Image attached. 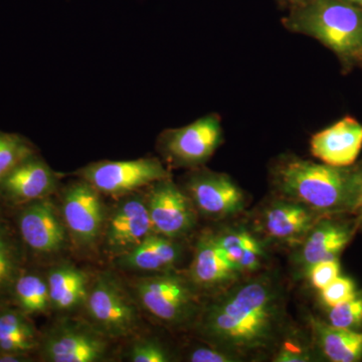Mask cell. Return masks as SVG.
I'll list each match as a JSON object with an SVG mask.
<instances>
[{
    "label": "cell",
    "instance_id": "obj_1",
    "mask_svg": "<svg viewBox=\"0 0 362 362\" xmlns=\"http://www.w3.org/2000/svg\"><path fill=\"white\" fill-rule=\"evenodd\" d=\"M284 312L282 287L263 274L216 295L194 325L209 345L240 357L277 341Z\"/></svg>",
    "mask_w": 362,
    "mask_h": 362
},
{
    "label": "cell",
    "instance_id": "obj_2",
    "mask_svg": "<svg viewBox=\"0 0 362 362\" xmlns=\"http://www.w3.org/2000/svg\"><path fill=\"white\" fill-rule=\"evenodd\" d=\"M279 197L300 202L327 218L356 214L362 199V161L346 168L286 157L274 166Z\"/></svg>",
    "mask_w": 362,
    "mask_h": 362
},
{
    "label": "cell",
    "instance_id": "obj_3",
    "mask_svg": "<svg viewBox=\"0 0 362 362\" xmlns=\"http://www.w3.org/2000/svg\"><path fill=\"white\" fill-rule=\"evenodd\" d=\"M283 25L337 54L346 70L362 66V8L344 0H308L291 6Z\"/></svg>",
    "mask_w": 362,
    "mask_h": 362
},
{
    "label": "cell",
    "instance_id": "obj_4",
    "mask_svg": "<svg viewBox=\"0 0 362 362\" xmlns=\"http://www.w3.org/2000/svg\"><path fill=\"white\" fill-rule=\"evenodd\" d=\"M132 294L141 310L168 327L194 324L202 311L201 293L187 274L175 270L137 279Z\"/></svg>",
    "mask_w": 362,
    "mask_h": 362
},
{
    "label": "cell",
    "instance_id": "obj_5",
    "mask_svg": "<svg viewBox=\"0 0 362 362\" xmlns=\"http://www.w3.org/2000/svg\"><path fill=\"white\" fill-rule=\"evenodd\" d=\"M82 311L86 320L111 340L133 337L139 328V305L111 272L92 278Z\"/></svg>",
    "mask_w": 362,
    "mask_h": 362
},
{
    "label": "cell",
    "instance_id": "obj_6",
    "mask_svg": "<svg viewBox=\"0 0 362 362\" xmlns=\"http://www.w3.org/2000/svg\"><path fill=\"white\" fill-rule=\"evenodd\" d=\"M57 194L71 244L78 252L95 251L101 245L108 211L104 195L78 177L61 185Z\"/></svg>",
    "mask_w": 362,
    "mask_h": 362
},
{
    "label": "cell",
    "instance_id": "obj_7",
    "mask_svg": "<svg viewBox=\"0 0 362 362\" xmlns=\"http://www.w3.org/2000/svg\"><path fill=\"white\" fill-rule=\"evenodd\" d=\"M111 341L86 319L63 316L40 335L39 352L45 362H103L110 358Z\"/></svg>",
    "mask_w": 362,
    "mask_h": 362
},
{
    "label": "cell",
    "instance_id": "obj_8",
    "mask_svg": "<svg viewBox=\"0 0 362 362\" xmlns=\"http://www.w3.org/2000/svg\"><path fill=\"white\" fill-rule=\"evenodd\" d=\"M223 141L218 114H207L188 125L166 129L157 138L156 148L168 165L175 168H202Z\"/></svg>",
    "mask_w": 362,
    "mask_h": 362
},
{
    "label": "cell",
    "instance_id": "obj_9",
    "mask_svg": "<svg viewBox=\"0 0 362 362\" xmlns=\"http://www.w3.org/2000/svg\"><path fill=\"white\" fill-rule=\"evenodd\" d=\"M73 175L89 182L104 197L114 199L142 192L157 181L171 177L163 162L154 157L92 162Z\"/></svg>",
    "mask_w": 362,
    "mask_h": 362
},
{
    "label": "cell",
    "instance_id": "obj_10",
    "mask_svg": "<svg viewBox=\"0 0 362 362\" xmlns=\"http://www.w3.org/2000/svg\"><path fill=\"white\" fill-rule=\"evenodd\" d=\"M16 209V228L28 255L39 259H54L71 246L58 202L52 197Z\"/></svg>",
    "mask_w": 362,
    "mask_h": 362
},
{
    "label": "cell",
    "instance_id": "obj_11",
    "mask_svg": "<svg viewBox=\"0 0 362 362\" xmlns=\"http://www.w3.org/2000/svg\"><path fill=\"white\" fill-rule=\"evenodd\" d=\"M108 206L101 245L112 259L123 256L154 233L144 192L116 197Z\"/></svg>",
    "mask_w": 362,
    "mask_h": 362
},
{
    "label": "cell",
    "instance_id": "obj_12",
    "mask_svg": "<svg viewBox=\"0 0 362 362\" xmlns=\"http://www.w3.org/2000/svg\"><path fill=\"white\" fill-rule=\"evenodd\" d=\"M144 195L154 232L175 240L194 232L199 213L173 178L157 181L146 188Z\"/></svg>",
    "mask_w": 362,
    "mask_h": 362
},
{
    "label": "cell",
    "instance_id": "obj_13",
    "mask_svg": "<svg viewBox=\"0 0 362 362\" xmlns=\"http://www.w3.org/2000/svg\"><path fill=\"white\" fill-rule=\"evenodd\" d=\"M187 192L199 214L220 220L240 213L245 209V195L235 181L225 173L202 168L192 169L185 177Z\"/></svg>",
    "mask_w": 362,
    "mask_h": 362
},
{
    "label": "cell",
    "instance_id": "obj_14",
    "mask_svg": "<svg viewBox=\"0 0 362 362\" xmlns=\"http://www.w3.org/2000/svg\"><path fill=\"white\" fill-rule=\"evenodd\" d=\"M61 185V176L37 152L23 159L0 181V206L18 207L54 197Z\"/></svg>",
    "mask_w": 362,
    "mask_h": 362
},
{
    "label": "cell",
    "instance_id": "obj_15",
    "mask_svg": "<svg viewBox=\"0 0 362 362\" xmlns=\"http://www.w3.org/2000/svg\"><path fill=\"white\" fill-rule=\"evenodd\" d=\"M187 274L201 294L216 295L239 282L242 276L226 258L214 233H204L197 240Z\"/></svg>",
    "mask_w": 362,
    "mask_h": 362
},
{
    "label": "cell",
    "instance_id": "obj_16",
    "mask_svg": "<svg viewBox=\"0 0 362 362\" xmlns=\"http://www.w3.org/2000/svg\"><path fill=\"white\" fill-rule=\"evenodd\" d=\"M357 230L356 220L320 218L299 244L298 266L306 273L312 265L319 262L338 259L354 239Z\"/></svg>",
    "mask_w": 362,
    "mask_h": 362
},
{
    "label": "cell",
    "instance_id": "obj_17",
    "mask_svg": "<svg viewBox=\"0 0 362 362\" xmlns=\"http://www.w3.org/2000/svg\"><path fill=\"white\" fill-rule=\"evenodd\" d=\"M310 150L312 156L328 165H354L362 150V124L354 117H344L312 136Z\"/></svg>",
    "mask_w": 362,
    "mask_h": 362
},
{
    "label": "cell",
    "instance_id": "obj_18",
    "mask_svg": "<svg viewBox=\"0 0 362 362\" xmlns=\"http://www.w3.org/2000/svg\"><path fill=\"white\" fill-rule=\"evenodd\" d=\"M322 218L325 216L300 202L279 197L267 207L262 226L271 239L299 245Z\"/></svg>",
    "mask_w": 362,
    "mask_h": 362
},
{
    "label": "cell",
    "instance_id": "obj_19",
    "mask_svg": "<svg viewBox=\"0 0 362 362\" xmlns=\"http://www.w3.org/2000/svg\"><path fill=\"white\" fill-rule=\"evenodd\" d=\"M180 240L152 233L134 249L114 259V264L121 270L138 273L175 270L183 255Z\"/></svg>",
    "mask_w": 362,
    "mask_h": 362
},
{
    "label": "cell",
    "instance_id": "obj_20",
    "mask_svg": "<svg viewBox=\"0 0 362 362\" xmlns=\"http://www.w3.org/2000/svg\"><path fill=\"white\" fill-rule=\"evenodd\" d=\"M45 277L52 312L70 316L83 310L92 281L89 274L75 264L63 261L49 267Z\"/></svg>",
    "mask_w": 362,
    "mask_h": 362
},
{
    "label": "cell",
    "instance_id": "obj_21",
    "mask_svg": "<svg viewBox=\"0 0 362 362\" xmlns=\"http://www.w3.org/2000/svg\"><path fill=\"white\" fill-rule=\"evenodd\" d=\"M40 335L32 317L13 305L0 307V354L32 356L39 351Z\"/></svg>",
    "mask_w": 362,
    "mask_h": 362
},
{
    "label": "cell",
    "instance_id": "obj_22",
    "mask_svg": "<svg viewBox=\"0 0 362 362\" xmlns=\"http://www.w3.org/2000/svg\"><path fill=\"white\" fill-rule=\"evenodd\" d=\"M26 257L18 230L0 214V307L11 305L13 286L25 269Z\"/></svg>",
    "mask_w": 362,
    "mask_h": 362
},
{
    "label": "cell",
    "instance_id": "obj_23",
    "mask_svg": "<svg viewBox=\"0 0 362 362\" xmlns=\"http://www.w3.org/2000/svg\"><path fill=\"white\" fill-rule=\"evenodd\" d=\"M314 340L326 358L333 362H356L362 359V332L337 327L311 317Z\"/></svg>",
    "mask_w": 362,
    "mask_h": 362
},
{
    "label": "cell",
    "instance_id": "obj_24",
    "mask_svg": "<svg viewBox=\"0 0 362 362\" xmlns=\"http://www.w3.org/2000/svg\"><path fill=\"white\" fill-rule=\"evenodd\" d=\"M216 235L226 258L242 275L255 273L261 268L265 252L261 243L251 233L243 228H233Z\"/></svg>",
    "mask_w": 362,
    "mask_h": 362
},
{
    "label": "cell",
    "instance_id": "obj_25",
    "mask_svg": "<svg viewBox=\"0 0 362 362\" xmlns=\"http://www.w3.org/2000/svg\"><path fill=\"white\" fill-rule=\"evenodd\" d=\"M11 305L30 317L52 312L45 274L25 268L13 286Z\"/></svg>",
    "mask_w": 362,
    "mask_h": 362
},
{
    "label": "cell",
    "instance_id": "obj_26",
    "mask_svg": "<svg viewBox=\"0 0 362 362\" xmlns=\"http://www.w3.org/2000/svg\"><path fill=\"white\" fill-rule=\"evenodd\" d=\"M39 149L25 136L0 130V181L26 157Z\"/></svg>",
    "mask_w": 362,
    "mask_h": 362
},
{
    "label": "cell",
    "instance_id": "obj_27",
    "mask_svg": "<svg viewBox=\"0 0 362 362\" xmlns=\"http://www.w3.org/2000/svg\"><path fill=\"white\" fill-rule=\"evenodd\" d=\"M125 359L129 362H169L173 361V356L156 338L138 337L126 350Z\"/></svg>",
    "mask_w": 362,
    "mask_h": 362
},
{
    "label": "cell",
    "instance_id": "obj_28",
    "mask_svg": "<svg viewBox=\"0 0 362 362\" xmlns=\"http://www.w3.org/2000/svg\"><path fill=\"white\" fill-rule=\"evenodd\" d=\"M328 320L331 325L345 329L356 330L362 325V294L356 296L337 306L329 308Z\"/></svg>",
    "mask_w": 362,
    "mask_h": 362
},
{
    "label": "cell",
    "instance_id": "obj_29",
    "mask_svg": "<svg viewBox=\"0 0 362 362\" xmlns=\"http://www.w3.org/2000/svg\"><path fill=\"white\" fill-rule=\"evenodd\" d=\"M356 285L351 279L337 277L320 291L321 300L328 308L351 299L356 294Z\"/></svg>",
    "mask_w": 362,
    "mask_h": 362
},
{
    "label": "cell",
    "instance_id": "obj_30",
    "mask_svg": "<svg viewBox=\"0 0 362 362\" xmlns=\"http://www.w3.org/2000/svg\"><path fill=\"white\" fill-rule=\"evenodd\" d=\"M340 264L338 259H328L314 264L306 272L311 285L321 291L332 281L339 277Z\"/></svg>",
    "mask_w": 362,
    "mask_h": 362
},
{
    "label": "cell",
    "instance_id": "obj_31",
    "mask_svg": "<svg viewBox=\"0 0 362 362\" xmlns=\"http://www.w3.org/2000/svg\"><path fill=\"white\" fill-rule=\"evenodd\" d=\"M239 356L218 349V347L209 345V346H199L190 350L187 356V361L190 362H233L239 361Z\"/></svg>",
    "mask_w": 362,
    "mask_h": 362
},
{
    "label": "cell",
    "instance_id": "obj_32",
    "mask_svg": "<svg viewBox=\"0 0 362 362\" xmlns=\"http://www.w3.org/2000/svg\"><path fill=\"white\" fill-rule=\"evenodd\" d=\"M312 358L309 349L301 342L294 339H288L282 343V346L276 354L275 362H307Z\"/></svg>",
    "mask_w": 362,
    "mask_h": 362
},
{
    "label": "cell",
    "instance_id": "obj_33",
    "mask_svg": "<svg viewBox=\"0 0 362 362\" xmlns=\"http://www.w3.org/2000/svg\"><path fill=\"white\" fill-rule=\"evenodd\" d=\"M32 356L28 354H1L0 362H28L33 361Z\"/></svg>",
    "mask_w": 362,
    "mask_h": 362
},
{
    "label": "cell",
    "instance_id": "obj_34",
    "mask_svg": "<svg viewBox=\"0 0 362 362\" xmlns=\"http://www.w3.org/2000/svg\"><path fill=\"white\" fill-rule=\"evenodd\" d=\"M356 216V223L357 228H358V230H362V199L361 206H359L358 211H357Z\"/></svg>",
    "mask_w": 362,
    "mask_h": 362
},
{
    "label": "cell",
    "instance_id": "obj_35",
    "mask_svg": "<svg viewBox=\"0 0 362 362\" xmlns=\"http://www.w3.org/2000/svg\"><path fill=\"white\" fill-rule=\"evenodd\" d=\"M344 1L349 2V4H352V6L362 8V0H344Z\"/></svg>",
    "mask_w": 362,
    "mask_h": 362
},
{
    "label": "cell",
    "instance_id": "obj_36",
    "mask_svg": "<svg viewBox=\"0 0 362 362\" xmlns=\"http://www.w3.org/2000/svg\"><path fill=\"white\" fill-rule=\"evenodd\" d=\"M287 1L291 4V6H297V4H303V2L308 1V0H287Z\"/></svg>",
    "mask_w": 362,
    "mask_h": 362
},
{
    "label": "cell",
    "instance_id": "obj_37",
    "mask_svg": "<svg viewBox=\"0 0 362 362\" xmlns=\"http://www.w3.org/2000/svg\"><path fill=\"white\" fill-rule=\"evenodd\" d=\"M2 214V211H1V206H0V214Z\"/></svg>",
    "mask_w": 362,
    "mask_h": 362
}]
</instances>
